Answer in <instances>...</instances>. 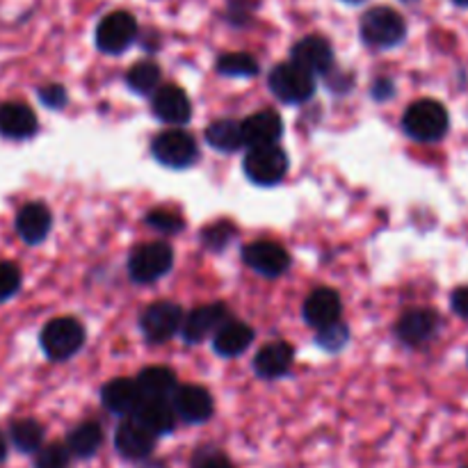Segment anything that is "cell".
Here are the masks:
<instances>
[{
    "mask_svg": "<svg viewBox=\"0 0 468 468\" xmlns=\"http://www.w3.org/2000/svg\"><path fill=\"white\" fill-rule=\"evenodd\" d=\"M402 128L416 142H439L448 133V112L439 101H416L407 108Z\"/></svg>",
    "mask_w": 468,
    "mask_h": 468,
    "instance_id": "cell-1",
    "label": "cell"
},
{
    "mask_svg": "<svg viewBox=\"0 0 468 468\" xmlns=\"http://www.w3.org/2000/svg\"><path fill=\"white\" fill-rule=\"evenodd\" d=\"M361 39L373 48H393L407 35V23L396 9L373 7L364 14L359 23Z\"/></svg>",
    "mask_w": 468,
    "mask_h": 468,
    "instance_id": "cell-2",
    "label": "cell"
},
{
    "mask_svg": "<svg viewBox=\"0 0 468 468\" xmlns=\"http://www.w3.org/2000/svg\"><path fill=\"white\" fill-rule=\"evenodd\" d=\"M270 90L283 103H306L315 91V76L291 59V62H283L272 69V73H270Z\"/></svg>",
    "mask_w": 468,
    "mask_h": 468,
    "instance_id": "cell-3",
    "label": "cell"
},
{
    "mask_svg": "<svg viewBox=\"0 0 468 468\" xmlns=\"http://www.w3.org/2000/svg\"><path fill=\"white\" fill-rule=\"evenodd\" d=\"M41 350L53 361H67L85 343V329L73 318H55L41 332Z\"/></svg>",
    "mask_w": 468,
    "mask_h": 468,
    "instance_id": "cell-4",
    "label": "cell"
},
{
    "mask_svg": "<svg viewBox=\"0 0 468 468\" xmlns=\"http://www.w3.org/2000/svg\"><path fill=\"white\" fill-rule=\"evenodd\" d=\"M242 167L247 178L256 186H277L288 172V155L279 144L254 146L245 155Z\"/></svg>",
    "mask_w": 468,
    "mask_h": 468,
    "instance_id": "cell-5",
    "label": "cell"
},
{
    "mask_svg": "<svg viewBox=\"0 0 468 468\" xmlns=\"http://www.w3.org/2000/svg\"><path fill=\"white\" fill-rule=\"evenodd\" d=\"M172 247L165 242H149L133 251L131 261H128V272H131L133 282L154 283L172 270Z\"/></svg>",
    "mask_w": 468,
    "mask_h": 468,
    "instance_id": "cell-6",
    "label": "cell"
},
{
    "mask_svg": "<svg viewBox=\"0 0 468 468\" xmlns=\"http://www.w3.org/2000/svg\"><path fill=\"white\" fill-rule=\"evenodd\" d=\"M151 151H154L155 160H158L160 165L172 169L190 167V165L197 160V155H199L195 137L187 135V133L181 131V128H172V131L160 133V135L154 140Z\"/></svg>",
    "mask_w": 468,
    "mask_h": 468,
    "instance_id": "cell-7",
    "label": "cell"
},
{
    "mask_svg": "<svg viewBox=\"0 0 468 468\" xmlns=\"http://www.w3.org/2000/svg\"><path fill=\"white\" fill-rule=\"evenodd\" d=\"M155 441H158V437L151 430H146L135 416L123 420L114 432V451L126 462L149 460L155 451Z\"/></svg>",
    "mask_w": 468,
    "mask_h": 468,
    "instance_id": "cell-8",
    "label": "cell"
},
{
    "mask_svg": "<svg viewBox=\"0 0 468 468\" xmlns=\"http://www.w3.org/2000/svg\"><path fill=\"white\" fill-rule=\"evenodd\" d=\"M142 334L149 343H165L176 336L183 327V311L174 302H155L142 314Z\"/></svg>",
    "mask_w": 468,
    "mask_h": 468,
    "instance_id": "cell-9",
    "label": "cell"
},
{
    "mask_svg": "<svg viewBox=\"0 0 468 468\" xmlns=\"http://www.w3.org/2000/svg\"><path fill=\"white\" fill-rule=\"evenodd\" d=\"M137 37V21L128 12H112L96 27V46L103 53H123Z\"/></svg>",
    "mask_w": 468,
    "mask_h": 468,
    "instance_id": "cell-10",
    "label": "cell"
},
{
    "mask_svg": "<svg viewBox=\"0 0 468 468\" xmlns=\"http://www.w3.org/2000/svg\"><path fill=\"white\" fill-rule=\"evenodd\" d=\"M172 405L174 410H176L178 419H181L183 423L190 425L206 423V420L213 419L215 414L213 396H210L204 387H195V384L178 387L172 398Z\"/></svg>",
    "mask_w": 468,
    "mask_h": 468,
    "instance_id": "cell-11",
    "label": "cell"
},
{
    "mask_svg": "<svg viewBox=\"0 0 468 468\" xmlns=\"http://www.w3.org/2000/svg\"><path fill=\"white\" fill-rule=\"evenodd\" d=\"M242 259L250 265L254 272L265 274V277H279L288 270L291 265V256L283 250L279 242L272 240H259L251 242L242 250Z\"/></svg>",
    "mask_w": 468,
    "mask_h": 468,
    "instance_id": "cell-12",
    "label": "cell"
},
{
    "mask_svg": "<svg viewBox=\"0 0 468 468\" xmlns=\"http://www.w3.org/2000/svg\"><path fill=\"white\" fill-rule=\"evenodd\" d=\"M142 400H144V396L137 387V379L117 378L101 388V402H103L105 410L114 416H123V419L135 416Z\"/></svg>",
    "mask_w": 468,
    "mask_h": 468,
    "instance_id": "cell-13",
    "label": "cell"
},
{
    "mask_svg": "<svg viewBox=\"0 0 468 468\" xmlns=\"http://www.w3.org/2000/svg\"><path fill=\"white\" fill-rule=\"evenodd\" d=\"M229 314L224 304H206L199 306V309L192 311L186 320H183L181 336L183 341L195 346V343H201L206 336L218 332L224 323H227Z\"/></svg>",
    "mask_w": 468,
    "mask_h": 468,
    "instance_id": "cell-14",
    "label": "cell"
},
{
    "mask_svg": "<svg viewBox=\"0 0 468 468\" xmlns=\"http://www.w3.org/2000/svg\"><path fill=\"white\" fill-rule=\"evenodd\" d=\"M154 114L169 126H183L192 114L190 99L178 85L158 87L154 94Z\"/></svg>",
    "mask_w": 468,
    "mask_h": 468,
    "instance_id": "cell-15",
    "label": "cell"
},
{
    "mask_svg": "<svg viewBox=\"0 0 468 468\" xmlns=\"http://www.w3.org/2000/svg\"><path fill=\"white\" fill-rule=\"evenodd\" d=\"M292 62L304 67L314 76L315 73H329L334 69L332 44L318 35L304 37V39L292 46Z\"/></svg>",
    "mask_w": 468,
    "mask_h": 468,
    "instance_id": "cell-16",
    "label": "cell"
},
{
    "mask_svg": "<svg viewBox=\"0 0 468 468\" xmlns=\"http://www.w3.org/2000/svg\"><path fill=\"white\" fill-rule=\"evenodd\" d=\"M37 114L32 112L30 105L16 103H0V135L7 140H27L37 133Z\"/></svg>",
    "mask_w": 468,
    "mask_h": 468,
    "instance_id": "cell-17",
    "label": "cell"
},
{
    "mask_svg": "<svg viewBox=\"0 0 468 468\" xmlns=\"http://www.w3.org/2000/svg\"><path fill=\"white\" fill-rule=\"evenodd\" d=\"M341 295L332 288H318L311 292L304 302V320L306 324L315 329H323L327 324L338 323L341 318Z\"/></svg>",
    "mask_w": 468,
    "mask_h": 468,
    "instance_id": "cell-18",
    "label": "cell"
},
{
    "mask_svg": "<svg viewBox=\"0 0 468 468\" xmlns=\"http://www.w3.org/2000/svg\"><path fill=\"white\" fill-rule=\"evenodd\" d=\"M283 133V122L272 110H263L242 122V135H245V146H268L277 144Z\"/></svg>",
    "mask_w": 468,
    "mask_h": 468,
    "instance_id": "cell-19",
    "label": "cell"
},
{
    "mask_svg": "<svg viewBox=\"0 0 468 468\" xmlns=\"http://www.w3.org/2000/svg\"><path fill=\"white\" fill-rule=\"evenodd\" d=\"M135 419L140 420L146 430H151L155 437L172 434L178 423V416L172 400H163V398H144L140 410L135 411Z\"/></svg>",
    "mask_w": 468,
    "mask_h": 468,
    "instance_id": "cell-20",
    "label": "cell"
},
{
    "mask_svg": "<svg viewBox=\"0 0 468 468\" xmlns=\"http://www.w3.org/2000/svg\"><path fill=\"white\" fill-rule=\"evenodd\" d=\"M50 224H53L50 210L44 204H39V201L26 204L16 215V233L27 245H39V242H44L50 231Z\"/></svg>",
    "mask_w": 468,
    "mask_h": 468,
    "instance_id": "cell-21",
    "label": "cell"
},
{
    "mask_svg": "<svg viewBox=\"0 0 468 468\" xmlns=\"http://www.w3.org/2000/svg\"><path fill=\"white\" fill-rule=\"evenodd\" d=\"M439 327V315L430 309H414L402 315L396 324V334L407 346H420L434 336Z\"/></svg>",
    "mask_w": 468,
    "mask_h": 468,
    "instance_id": "cell-22",
    "label": "cell"
},
{
    "mask_svg": "<svg viewBox=\"0 0 468 468\" xmlns=\"http://www.w3.org/2000/svg\"><path fill=\"white\" fill-rule=\"evenodd\" d=\"M292 359H295V352H292V347L288 343H270V346L261 347L259 355H256L254 370L259 378L277 379L291 370Z\"/></svg>",
    "mask_w": 468,
    "mask_h": 468,
    "instance_id": "cell-23",
    "label": "cell"
},
{
    "mask_svg": "<svg viewBox=\"0 0 468 468\" xmlns=\"http://www.w3.org/2000/svg\"><path fill=\"white\" fill-rule=\"evenodd\" d=\"M251 341H254V332H251L245 323H240V320H227V323L215 332L213 347L218 355L231 359V356L242 355V352L251 346Z\"/></svg>",
    "mask_w": 468,
    "mask_h": 468,
    "instance_id": "cell-24",
    "label": "cell"
},
{
    "mask_svg": "<svg viewBox=\"0 0 468 468\" xmlns=\"http://www.w3.org/2000/svg\"><path fill=\"white\" fill-rule=\"evenodd\" d=\"M67 448L73 460H91L103 446V428L96 420H85L67 434Z\"/></svg>",
    "mask_w": 468,
    "mask_h": 468,
    "instance_id": "cell-25",
    "label": "cell"
},
{
    "mask_svg": "<svg viewBox=\"0 0 468 468\" xmlns=\"http://www.w3.org/2000/svg\"><path fill=\"white\" fill-rule=\"evenodd\" d=\"M137 387H140L144 398H163V400H172L174 393L178 388L176 375L163 366H151L137 375Z\"/></svg>",
    "mask_w": 468,
    "mask_h": 468,
    "instance_id": "cell-26",
    "label": "cell"
},
{
    "mask_svg": "<svg viewBox=\"0 0 468 468\" xmlns=\"http://www.w3.org/2000/svg\"><path fill=\"white\" fill-rule=\"evenodd\" d=\"M46 430L35 419H18L9 425V443L23 455H35L44 446Z\"/></svg>",
    "mask_w": 468,
    "mask_h": 468,
    "instance_id": "cell-27",
    "label": "cell"
},
{
    "mask_svg": "<svg viewBox=\"0 0 468 468\" xmlns=\"http://www.w3.org/2000/svg\"><path fill=\"white\" fill-rule=\"evenodd\" d=\"M206 140L213 149L224 151V154H233L240 146H245V135H242V122H233V119H219L206 128Z\"/></svg>",
    "mask_w": 468,
    "mask_h": 468,
    "instance_id": "cell-28",
    "label": "cell"
},
{
    "mask_svg": "<svg viewBox=\"0 0 468 468\" xmlns=\"http://www.w3.org/2000/svg\"><path fill=\"white\" fill-rule=\"evenodd\" d=\"M128 87L135 94H151L160 87V69L155 62H137L126 76Z\"/></svg>",
    "mask_w": 468,
    "mask_h": 468,
    "instance_id": "cell-29",
    "label": "cell"
},
{
    "mask_svg": "<svg viewBox=\"0 0 468 468\" xmlns=\"http://www.w3.org/2000/svg\"><path fill=\"white\" fill-rule=\"evenodd\" d=\"M218 71L229 78H251L259 73V62L247 53H229L218 59Z\"/></svg>",
    "mask_w": 468,
    "mask_h": 468,
    "instance_id": "cell-30",
    "label": "cell"
},
{
    "mask_svg": "<svg viewBox=\"0 0 468 468\" xmlns=\"http://www.w3.org/2000/svg\"><path fill=\"white\" fill-rule=\"evenodd\" d=\"M71 460L67 443H48L35 452V468H71Z\"/></svg>",
    "mask_w": 468,
    "mask_h": 468,
    "instance_id": "cell-31",
    "label": "cell"
},
{
    "mask_svg": "<svg viewBox=\"0 0 468 468\" xmlns=\"http://www.w3.org/2000/svg\"><path fill=\"white\" fill-rule=\"evenodd\" d=\"M233 236H236V229H233L231 222H215L208 229H204L201 240H204V245L208 250L222 251L233 240Z\"/></svg>",
    "mask_w": 468,
    "mask_h": 468,
    "instance_id": "cell-32",
    "label": "cell"
},
{
    "mask_svg": "<svg viewBox=\"0 0 468 468\" xmlns=\"http://www.w3.org/2000/svg\"><path fill=\"white\" fill-rule=\"evenodd\" d=\"M21 288V270L16 263L0 261V304L12 300Z\"/></svg>",
    "mask_w": 468,
    "mask_h": 468,
    "instance_id": "cell-33",
    "label": "cell"
},
{
    "mask_svg": "<svg viewBox=\"0 0 468 468\" xmlns=\"http://www.w3.org/2000/svg\"><path fill=\"white\" fill-rule=\"evenodd\" d=\"M146 224L154 229H158V231H163V233H176L186 227V222H183L181 215L172 213V210H167V208L151 210V213L146 215Z\"/></svg>",
    "mask_w": 468,
    "mask_h": 468,
    "instance_id": "cell-34",
    "label": "cell"
},
{
    "mask_svg": "<svg viewBox=\"0 0 468 468\" xmlns=\"http://www.w3.org/2000/svg\"><path fill=\"white\" fill-rule=\"evenodd\" d=\"M347 338H350V332H347L346 324H341V323L327 324V327L320 329V334H318V343L329 352H338L341 347H346Z\"/></svg>",
    "mask_w": 468,
    "mask_h": 468,
    "instance_id": "cell-35",
    "label": "cell"
},
{
    "mask_svg": "<svg viewBox=\"0 0 468 468\" xmlns=\"http://www.w3.org/2000/svg\"><path fill=\"white\" fill-rule=\"evenodd\" d=\"M39 99L46 108H64L67 103V91L62 85H46L39 90Z\"/></svg>",
    "mask_w": 468,
    "mask_h": 468,
    "instance_id": "cell-36",
    "label": "cell"
},
{
    "mask_svg": "<svg viewBox=\"0 0 468 468\" xmlns=\"http://www.w3.org/2000/svg\"><path fill=\"white\" fill-rule=\"evenodd\" d=\"M192 468H236V466H233V462L229 460L227 455L213 451V452H208V455L197 457L195 466Z\"/></svg>",
    "mask_w": 468,
    "mask_h": 468,
    "instance_id": "cell-37",
    "label": "cell"
},
{
    "mask_svg": "<svg viewBox=\"0 0 468 468\" xmlns=\"http://www.w3.org/2000/svg\"><path fill=\"white\" fill-rule=\"evenodd\" d=\"M451 304H452V311H455L457 315H464V318H468V286L457 288V291L452 292Z\"/></svg>",
    "mask_w": 468,
    "mask_h": 468,
    "instance_id": "cell-38",
    "label": "cell"
},
{
    "mask_svg": "<svg viewBox=\"0 0 468 468\" xmlns=\"http://www.w3.org/2000/svg\"><path fill=\"white\" fill-rule=\"evenodd\" d=\"M7 452H9V443H7V437H5V434L0 432V464H3V462L7 460Z\"/></svg>",
    "mask_w": 468,
    "mask_h": 468,
    "instance_id": "cell-39",
    "label": "cell"
},
{
    "mask_svg": "<svg viewBox=\"0 0 468 468\" xmlns=\"http://www.w3.org/2000/svg\"><path fill=\"white\" fill-rule=\"evenodd\" d=\"M457 5H462V7H468V0H455Z\"/></svg>",
    "mask_w": 468,
    "mask_h": 468,
    "instance_id": "cell-40",
    "label": "cell"
},
{
    "mask_svg": "<svg viewBox=\"0 0 468 468\" xmlns=\"http://www.w3.org/2000/svg\"><path fill=\"white\" fill-rule=\"evenodd\" d=\"M346 3H364V0H346Z\"/></svg>",
    "mask_w": 468,
    "mask_h": 468,
    "instance_id": "cell-41",
    "label": "cell"
},
{
    "mask_svg": "<svg viewBox=\"0 0 468 468\" xmlns=\"http://www.w3.org/2000/svg\"><path fill=\"white\" fill-rule=\"evenodd\" d=\"M462 468H468V466H462Z\"/></svg>",
    "mask_w": 468,
    "mask_h": 468,
    "instance_id": "cell-42",
    "label": "cell"
}]
</instances>
